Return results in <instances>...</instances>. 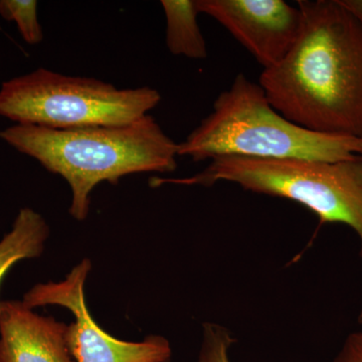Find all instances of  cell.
Masks as SVG:
<instances>
[{"instance_id":"6da1fadb","label":"cell","mask_w":362,"mask_h":362,"mask_svg":"<svg viewBox=\"0 0 362 362\" xmlns=\"http://www.w3.org/2000/svg\"><path fill=\"white\" fill-rule=\"evenodd\" d=\"M299 37L262 71L272 106L291 122L362 139V25L339 0H299Z\"/></svg>"},{"instance_id":"7a4b0ae2","label":"cell","mask_w":362,"mask_h":362,"mask_svg":"<svg viewBox=\"0 0 362 362\" xmlns=\"http://www.w3.org/2000/svg\"><path fill=\"white\" fill-rule=\"evenodd\" d=\"M0 138L66 181L69 213L78 221L89 216L90 194L100 183L115 185L124 176L177 168L178 143L150 115L125 125L75 130L16 124L0 131Z\"/></svg>"},{"instance_id":"3957f363","label":"cell","mask_w":362,"mask_h":362,"mask_svg":"<svg viewBox=\"0 0 362 362\" xmlns=\"http://www.w3.org/2000/svg\"><path fill=\"white\" fill-rule=\"evenodd\" d=\"M178 156L340 161L362 156L361 138L301 127L279 113L259 83L240 74L214 101L213 111L185 141Z\"/></svg>"},{"instance_id":"277c9868","label":"cell","mask_w":362,"mask_h":362,"mask_svg":"<svg viewBox=\"0 0 362 362\" xmlns=\"http://www.w3.org/2000/svg\"><path fill=\"white\" fill-rule=\"evenodd\" d=\"M218 182L297 202L315 214L322 225L349 226L361 242L362 257V156L334 162L221 156L187 177L150 178L152 187H209Z\"/></svg>"},{"instance_id":"5b68a950","label":"cell","mask_w":362,"mask_h":362,"mask_svg":"<svg viewBox=\"0 0 362 362\" xmlns=\"http://www.w3.org/2000/svg\"><path fill=\"white\" fill-rule=\"evenodd\" d=\"M150 87L118 89L93 78L40 68L0 87V116L52 130L120 126L139 120L160 103Z\"/></svg>"},{"instance_id":"8992f818","label":"cell","mask_w":362,"mask_h":362,"mask_svg":"<svg viewBox=\"0 0 362 362\" xmlns=\"http://www.w3.org/2000/svg\"><path fill=\"white\" fill-rule=\"evenodd\" d=\"M90 269V259H83L65 280L33 286L23 296V303L30 309L58 305L75 316V322L66 326V342L76 362H170L173 349L165 337L150 335L140 342L123 341L98 325L85 300Z\"/></svg>"},{"instance_id":"52a82bcc","label":"cell","mask_w":362,"mask_h":362,"mask_svg":"<svg viewBox=\"0 0 362 362\" xmlns=\"http://www.w3.org/2000/svg\"><path fill=\"white\" fill-rule=\"evenodd\" d=\"M199 13L221 23L264 70L280 64L301 32L298 6L284 0H197Z\"/></svg>"},{"instance_id":"ba28073f","label":"cell","mask_w":362,"mask_h":362,"mask_svg":"<svg viewBox=\"0 0 362 362\" xmlns=\"http://www.w3.org/2000/svg\"><path fill=\"white\" fill-rule=\"evenodd\" d=\"M33 310L23 301H0V362H76L68 325Z\"/></svg>"},{"instance_id":"9c48e42d","label":"cell","mask_w":362,"mask_h":362,"mask_svg":"<svg viewBox=\"0 0 362 362\" xmlns=\"http://www.w3.org/2000/svg\"><path fill=\"white\" fill-rule=\"evenodd\" d=\"M49 233L42 214L30 207L21 209L11 230L0 240V283L18 262L42 256Z\"/></svg>"},{"instance_id":"30bf717a","label":"cell","mask_w":362,"mask_h":362,"mask_svg":"<svg viewBox=\"0 0 362 362\" xmlns=\"http://www.w3.org/2000/svg\"><path fill=\"white\" fill-rule=\"evenodd\" d=\"M166 18V45L171 54L204 59L206 42L197 23V0H162Z\"/></svg>"},{"instance_id":"8fae6325","label":"cell","mask_w":362,"mask_h":362,"mask_svg":"<svg viewBox=\"0 0 362 362\" xmlns=\"http://www.w3.org/2000/svg\"><path fill=\"white\" fill-rule=\"evenodd\" d=\"M0 16L16 23L26 44L39 45L44 39L35 0H0Z\"/></svg>"},{"instance_id":"7c38bea8","label":"cell","mask_w":362,"mask_h":362,"mask_svg":"<svg viewBox=\"0 0 362 362\" xmlns=\"http://www.w3.org/2000/svg\"><path fill=\"white\" fill-rule=\"evenodd\" d=\"M235 343L232 332L225 326L204 322L197 362H232L230 350Z\"/></svg>"},{"instance_id":"4fadbf2b","label":"cell","mask_w":362,"mask_h":362,"mask_svg":"<svg viewBox=\"0 0 362 362\" xmlns=\"http://www.w3.org/2000/svg\"><path fill=\"white\" fill-rule=\"evenodd\" d=\"M333 362H362V331L346 337Z\"/></svg>"},{"instance_id":"5bb4252c","label":"cell","mask_w":362,"mask_h":362,"mask_svg":"<svg viewBox=\"0 0 362 362\" xmlns=\"http://www.w3.org/2000/svg\"><path fill=\"white\" fill-rule=\"evenodd\" d=\"M339 2L356 16L362 25V0H339Z\"/></svg>"},{"instance_id":"9a60e30c","label":"cell","mask_w":362,"mask_h":362,"mask_svg":"<svg viewBox=\"0 0 362 362\" xmlns=\"http://www.w3.org/2000/svg\"><path fill=\"white\" fill-rule=\"evenodd\" d=\"M357 320H358V322L362 324V308L361 312H359L358 318H357Z\"/></svg>"}]
</instances>
